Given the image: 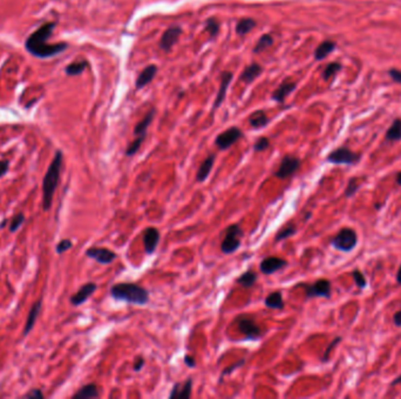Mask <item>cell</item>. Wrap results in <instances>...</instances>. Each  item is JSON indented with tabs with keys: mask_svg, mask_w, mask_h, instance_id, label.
Returning a JSON list of instances; mask_svg holds the SVG:
<instances>
[{
	"mask_svg": "<svg viewBox=\"0 0 401 399\" xmlns=\"http://www.w3.org/2000/svg\"><path fill=\"white\" fill-rule=\"evenodd\" d=\"M295 87H296L295 82L289 81V80L288 81H284L283 83L279 85V88H278V89L274 93V99L278 102H283L286 96H288L289 94L295 89Z\"/></svg>",
	"mask_w": 401,
	"mask_h": 399,
	"instance_id": "d4e9b609",
	"label": "cell"
},
{
	"mask_svg": "<svg viewBox=\"0 0 401 399\" xmlns=\"http://www.w3.org/2000/svg\"><path fill=\"white\" fill-rule=\"evenodd\" d=\"M153 118H154V109L149 110V112L147 113V115L143 117V119L136 125L135 129H134V135H135L136 137H138V136H144V137H146L147 130L148 128H149L150 123L153 122Z\"/></svg>",
	"mask_w": 401,
	"mask_h": 399,
	"instance_id": "cb8c5ba5",
	"label": "cell"
},
{
	"mask_svg": "<svg viewBox=\"0 0 401 399\" xmlns=\"http://www.w3.org/2000/svg\"><path fill=\"white\" fill-rule=\"evenodd\" d=\"M7 224V220L6 219H5V220H2V223L0 224V229H2V227H5V225Z\"/></svg>",
	"mask_w": 401,
	"mask_h": 399,
	"instance_id": "db71d44e",
	"label": "cell"
},
{
	"mask_svg": "<svg viewBox=\"0 0 401 399\" xmlns=\"http://www.w3.org/2000/svg\"><path fill=\"white\" fill-rule=\"evenodd\" d=\"M289 262L285 259H281L279 256H266L262 260L260 265V269L263 274L272 275L278 270L285 268Z\"/></svg>",
	"mask_w": 401,
	"mask_h": 399,
	"instance_id": "4fadbf2b",
	"label": "cell"
},
{
	"mask_svg": "<svg viewBox=\"0 0 401 399\" xmlns=\"http://www.w3.org/2000/svg\"><path fill=\"white\" fill-rule=\"evenodd\" d=\"M358 189H359V184L357 183V179L355 178L349 179L348 187H346V190H345V196L349 198V197H352L355 192H357Z\"/></svg>",
	"mask_w": 401,
	"mask_h": 399,
	"instance_id": "ab89813d",
	"label": "cell"
},
{
	"mask_svg": "<svg viewBox=\"0 0 401 399\" xmlns=\"http://www.w3.org/2000/svg\"><path fill=\"white\" fill-rule=\"evenodd\" d=\"M73 247V242L70 239H62L61 241H59L55 246V250L58 254H62V253L67 252L68 249H70Z\"/></svg>",
	"mask_w": 401,
	"mask_h": 399,
	"instance_id": "8d00e7d4",
	"label": "cell"
},
{
	"mask_svg": "<svg viewBox=\"0 0 401 399\" xmlns=\"http://www.w3.org/2000/svg\"><path fill=\"white\" fill-rule=\"evenodd\" d=\"M24 221H25V216L22 215V213H18V215L14 216L10 224V232L14 233L16 231H18L19 229H20L21 225L24 224Z\"/></svg>",
	"mask_w": 401,
	"mask_h": 399,
	"instance_id": "d590c367",
	"label": "cell"
},
{
	"mask_svg": "<svg viewBox=\"0 0 401 399\" xmlns=\"http://www.w3.org/2000/svg\"><path fill=\"white\" fill-rule=\"evenodd\" d=\"M87 67V62L86 61H79V62H73V64L68 65L66 68V73L68 75H79L86 69Z\"/></svg>",
	"mask_w": 401,
	"mask_h": 399,
	"instance_id": "1f68e13d",
	"label": "cell"
},
{
	"mask_svg": "<svg viewBox=\"0 0 401 399\" xmlns=\"http://www.w3.org/2000/svg\"><path fill=\"white\" fill-rule=\"evenodd\" d=\"M352 275H353V279H354V281H355V284H357V286L359 287L360 289H363V288L366 287V284H367V282H366L365 276L363 275V273H361L360 270H354V272L352 273Z\"/></svg>",
	"mask_w": 401,
	"mask_h": 399,
	"instance_id": "60d3db41",
	"label": "cell"
},
{
	"mask_svg": "<svg viewBox=\"0 0 401 399\" xmlns=\"http://www.w3.org/2000/svg\"><path fill=\"white\" fill-rule=\"evenodd\" d=\"M86 255L101 265L112 264L118 258V254L115 252L106 249V247H89L86 250Z\"/></svg>",
	"mask_w": 401,
	"mask_h": 399,
	"instance_id": "7c38bea8",
	"label": "cell"
},
{
	"mask_svg": "<svg viewBox=\"0 0 401 399\" xmlns=\"http://www.w3.org/2000/svg\"><path fill=\"white\" fill-rule=\"evenodd\" d=\"M269 147H270L269 138L260 137L257 141H256V143L254 145V149L255 151H257V152H262V151H265Z\"/></svg>",
	"mask_w": 401,
	"mask_h": 399,
	"instance_id": "74e56055",
	"label": "cell"
},
{
	"mask_svg": "<svg viewBox=\"0 0 401 399\" xmlns=\"http://www.w3.org/2000/svg\"><path fill=\"white\" fill-rule=\"evenodd\" d=\"M8 166H10V162H8L7 159L0 161V178H1V177L7 172Z\"/></svg>",
	"mask_w": 401,
	"mask_h": 399,
	"instance_id": "c3c4849f",
	"label": "cell"
},
{
	"mask_svg": "<svg viewBox=\"0 0 401 399\" xmlns=\"http://www.w3.org/2000/svg\"><path fill=\"white\" fill-rule=\"evenodd\" d=\"M358 242V236L354 230L341 229L337 235L331 240L332 246L341 252H351Z\"/></svg>",
	"mask_w": 401,
	"mask_h": 399,
	"instance_id": "8992f818",
	"label": "cell"
},
{
	"mask_svg": "<svg viewBox=\"0 0 401 399\" xmlns=\"http://www.w3.org/2000/svg\"><path fill=\"white\" fill-rule=\"evenodd\" d=\"M100 397V391L96 384L90 383L84 385L72 396L73 399H92Z\"/></svg>",
	"mask_w": 401,
	"mask_h": 399,
	"instance_id": "ac0fdd59",
	"label": "cell"
},
{
	"mask_svg": "<svg viewBox=\"0 0 401 399\" xmlns=\"http://www.w3.org/2000/svg\"><path fill=\"white\" fill-rule=\"evenodd\" d=\"M54 22H46L40 26L35 32L31 34L26 40L25 47L32 55L38 58H50L56 54L64 52L67 48V44H47V40L52 35Z\"/></svg>",
	"mask_w": 401,
	"mask_h": 399,
	"instance_id": "6da1fadb",
	"label": "cell"
},
{
	"mask_svg": "<svg viewBox=\"0 0 401 399\" xmlns=\"http://www.w3.org/2000/svg\"><path fill=\"white\" fill-rule=\"evenodd\" d=\"M296 233H297V226H296L294 223H289L278 231L277 234H276L275 236V241L279 242V241L286 240V239L291 238L292 235H295Z\"/></svg>",
	"mask_w": 401,
	"mask_h": 399,
	"instance_id": "4316f807",
	"label": "cell"
},
{
	"mask_svg": "<svg viewBox=\"0 0 401 399\" xmlns=\"http://www.w3.org/2000/svg\"><path fill=\"white\" fill-rule=\"evenodd\" d=\"M183 361H184V364H186V366H187L188 367H192V369H194V367H196V361H195V358L192 357V355H186V356H184Z\"/></svg>",
	"mask_w": 401,
	"mask_h": 399,
	"instance_id": "7dc6e473",
	"label": "cell"
},
{
	"mask_svg": "<svg viewBox=\"0 0 401 399\" xmlns=\"http://www.w3.org/2000/svg\"><path fill=\"white\" fill-rule=\"evenodd\" d=\"M298 286L304 288L306 299L331 298V282L326 280V279H319V280L314 281V283H301L298 284Z\"/></svg>",
	"mask_w": 401,
	"mask_h": 399,
	"instance_id": "52a82bcc",
	"label": "cell"
},
{
	"mask_svg": "<svg viewBox=\"0 0 401 399\" xmlns=\"http://www.w3.org/2000/svg\"><path fill=\"white\" fill-rule=\"evenodd\" d=\"M326 159H328L329 163L332 164L353 165L360 161V155L353 152V151L348 149V148H339V149L332 151Z\"/></svg>",
	"mask_w": 401,
	"mask_h": 399,
	"instance_id": "ba28073f",
	"label": "cell"
},
{
	"mask_svg": "<svg viewBox=\"0 0 401 399\" xmlns=\"http://www.w3.org/2000/svg\"><path fill=\"white\" fill-rule=\"evenodd\" d=\"M272 42H274V40H272L271 35H269V34H266V35H263L260 39V41L257 42V45H256L255 52L260 53V52H262V50H266L267 47L271 46Z\"/></svg>",
	"mask_w": 401,
	"mask_h": 399,
	"instance_id": "e575fe53",
	"label": "cell"
},
{
	"mask_svg": "<svg viewBox=\"0 0 401 399\" xmlns=\"http://www.w3.org/2000/svg\"><path fill=\"white\" fill-rule=\"evenodd\" d=\"M340 341H341V337H337V338H334V340L329 344V347L326 348L325 352H324V356H323V358H321V361H323V362H328L329 357H330V353H331L332 349H333V348H334L335 346H337V344L339 343Z\"/></svg>",
	"mask_w": 401,
	"mask_h": 399,
	"instance_id": "b9f144b4",
	"label": "cell"
},
{
	"mask_svg": "<svg viewBox=\"0 0 401 399\" xmlns=\"http://www.w3.org/2000/svg\"><path fill=\"white\" fill-rule=\"evenodd\" d=\"M110 296L116 301L129 304L146 306L149 302V292L144 287L133 282H119L110 287Z\"/></svg>",
	"mask_w": 401,
	"mask_h": 399,
	"instance_id": "7a4b0ae2",
	"label": "cell"
},
{
	"mask_svg": "<svg viewBox=\"0 0 401 399\" xmlns=\"http://www.w3.org/2000/svg\"><path fill=\"white\" fill-rule=\"evenodd\" d=\"M249 123L252 128H256V129H260V128L265 127L267 123V117L266 115L263 112H255L251 116L249 117Z\"/></svg>",
	"mask_w": 401,
	"mask_h": 399,
	"instance_id": "f546056e",
	"label": "cell"
},
{
	"mask_svg": "<svg viewBox=\"0 0 401 399\" xmlns=\"http://www.w3.org/2000/svg\"><path fill=\"white\" fill-rule=\"evenodd\" d=\"M194 385V381L192 377H188L183 384L176 382L170 391L168 398L169 399H189L192 397V390Z\"/></svg>",
	"mask_w": 401,
	"mask_h": 399,
	"instance_id": "9a60e30c",
	"label": "cell"
},
{
	"mask_svg": "<svg viewBox=\"0 0 401 399\" xmlns=\"http://www.w3.org/2000/svg\"><path fill=\"white\" fill-rule=\"evenodd\" d=\"M40 310H41V300H38L35 302V303L33 304L32 308H31L30 313H28L26 324H25V327H24V332H22V335L26 336V335L30 334L31 330H32L34 328V326H35L36 318H38L39 314H40Z\"/></svg>",
	"mask_w": 401,
	"mask_h": 399,
	"instance_id": "d6986e66",
	"label": "cell"
},
{
	"mask_svg": "<svg viewBox=\"0 0 401 399\" xmlns=\"http://www.w3.org/2000/svg\"><path fill=\"white\" fill-rule=\"evenodd\" d=\"M389 76L392 80H394L398 83H401V70L399 69H391L389 70Z\"/></svg>",
	"mask_w": 401,
	"mask_h": 399,
	"instance_id": "bcb514c9",
	"label": "cell"
},
{
	"mask_svg": "<svg viewBox=\"0 0 401 399\" xmlns=\"http://www.w3.org/2000/svg\"><path fill=\"white\" fill-rule=\"evenodd\" d=\"M62 159H64L62 152L58 150L44 176V181H42V210L44 211H48L52 207L54 193L60 179Z\"/></svg>",
	"mask_w": 401,
	"mask_h": 399,
	"instance_id": "3957f363",
	"label": "cell"
},
{
	"mask_svg": "<svg viewBox=\"0 0 401 399\" xmlns=\"http://www.w3.org/2000/svg\"><path fill=\"white\" fill-rule=\"evenodd\" d=\"M262 73V67L257 64H252L244 69V72L242 73V80H243L245 83H250L252 82L256 78L260 76V74Z\"/></svg>",
	"mask_w": 401,
	"mask_h": 399,
	"instance_id": "484cf974",
	"label": "cell"
},
{
	"mask_svg": "<svg viewBox=\"0 0 401 399\" xmlns=\"http://www.w3.org/2000/svg\"><path fill=\"white\" fill-rule=\"evenodd\" d=\"M207 30L210 32V35L214 36L218 32V24L215 20H209L207 24Z\"/></svg>",
	"mask_w": 401,
	"mask_h": 399,
	"instance_id": "ee69618b",
	"label": "cell"
},
{
	"mask_svg": "<svg viewBox=\"0 0 401 399\" xmlns=\"http://www.w3.org/2000/svg\"><path fill=\"white\" fill-rule=\"evenodd\" d=\"M393 322L397 327H401V310L400 312H397L393 316Z\"/></svg>",
	"mask_w": 401,
	"mask_h": 399,
	"instance_id": "681fc988",
	"label": "cell"
},
{
	"mask_svg": "<svg viewBox=\"0 0 401 399\" xmlns=\"http://www.w3.org/2000/svg\"><path fill=\"white\" fill-rule=\"evenodd\" d=\"M96 289H98V284L95 282H87V283L82 284L80 289L70 296V304L74 307L81 306L96 292Z\"/></svg>",
	"mask_w": 401,
	"mask_h": 399,
	"instance_id": "5bb4252c",
	"label": "cell"
},
{
	"mask_svg": "<svg viewBox=\"0 0 401 399\" xmlns=\"http://www.w3.org/2000/svg\"><path fill=\"white\" fill-rule=\"evenodd\" d=\"M144 363H146V362H144V358L142 357V356H136L135 361H134V366H133L134 371L140 372L142 370V367L144 366Z\"/></svg>",
	"mask_w": 401,
	"mask_h": 399,
	"instance_id": "7bdbcfd3",
	"label": "cell"
},
{
	"mask_svg": "<svg viewBox=\"0 0 401 399\" xmlns=\"http://www.w3.org/2000/svg\"><path fill=\"white\" fill-rule=\"evenodd\" d=\"M397 183L399 184L400 186H401V172L398 173V176H397Z\"/></svg>",
	"mask_w": 401,
	"mask_h": 399,
	"instance_id": "f5cc1de1",
	"label": "cell"
},
{
	"mask_svg": "<svg viewBox=\"0 0 401 399\" xmlns=\"http://www.w3.org/2000/svg\"><path fill=\"white\" fill-rule=\"evenodd\" d=\"M256 26V21L252 19H242L236 26V31L240 35H244Z\"/></svg>",
	"mask_w": 401,
	"mask_h": 399,
	"instance_id": "4dcf8cb0",
	"label": "cell"
},
{
	"mask_svg": "<svg viewBox=\"0 0 401 399\" xmlns=\"http://www.w3.org/2000/svg\"><path fill=\"white\" fill-rule=\"evenodd\" d=\"M244 364H245V358H242V360H240L238 362H236V363H234V364H231V366H227L226 369H224L223 371L221 372L220 378H218V383H222V382H223L224 377H226V376L230 375V373H232V372L235 371L236 369H240V367L243 366Z\"/></svg>",
	"mask_w": 401,
	"mask_h": 399,
	"instance_id": "836d02e7",
	"label": "cell"
},
{
	"mask_svg": "<svg viewBox=\"0 0 401 399\" xmlns=\"http://www.w3.org/2000/svg\"><path fill=\"white\" fill-rule=\"evenodd\" d=\"M397 281H398V283L401 284V265H400V267H399V270H398V274H397Z\"/></svg>",
	"mask_w": 401,
	"mask_h": 399,
	"instance_id": "816d5d0a",
	"label": "cell"
},
{
	"mask_svg": "<svg viewBox=\"0 0 401 399\" xmlns=\"http://www.w3.org/2000/svg\"><path fill=\"white\" fill-rule=\"evenodd\" d=\"M182 31L180 27H170L168 28L166 32L162 35V39L160 41V47L163 50H169L177 42L178 38H180Z\"/></svg>",
	"mask_w": 401,
	"mask_h": 399,
	"instance_id": "2e32d148",
	"label": "cell"
},
{
	"mask_svg": "<svg viewBox=\"0 0 401 399\" xmlns=\"http://www.w3.org/2000/svg\"><path fill=\"white\" fill-rule=\"evenodd\" d=\"M386 141L395 142L401 139V119H395L386 133Z\"/></svg>",
	"mask_w": 401,
	"mask_h": 399,
	"instance_id": "f1b7e54d",
	"label": "cell"
},
{
	"mask_svg": "<svg viewBox=\"0 0 401 399\" xmlns=\"http://www.w3.org/2000/svg\"><path fill=\"white\" fill-rule=\"evenodd\" d=\"M264 304H265L266 308H270V309H278L281 310L285 306L283 300V295L279 290H276V292L270 293L269 295L266 296V299L264 300Z\"/></svg>",
	"mask_w": 401,
	"mask_h": 399,
	"instance_id": "ffe728a7",
	"label": "cell"
},
{
	"mask_svg": "<svg viewBox=\"0 0 401 399\" xmlns=\"http://www.w3.org/2000/svg\"><path fill=\"white\" fill-rule=\"evenodd\" d=\"M334 48H335V44L333 41H330V40H328V41L321 42L319 46L317 47V50H315L314 58L317 60H321V59L326 58L330 53L333 52Z\"/></svg>",
	"mask_w": 401,
	"mask_h": 399,
	"instance_id": "83f0119b",
	"label": "cell"
},
{
	"mask_svg": "<svg viewBox=\"0 0 401 399\" xmlns=\"http://www.w3.org/2000/svg\"><path fill=\"white\" fill-rule=\"evenodd\" d=\"M235 323L237 326L238 332L244 336L245 340L257 341L263 336V330L261 329L254 317L242 314L235 318Z\"/></svg>",
	"mask_w": 401,
	"mask_h": 399,
	"instance_id": "5b68a950",
	"label": "cell"
},
{
	"mask_svg": "<svg viewBox=\"0 0 401 399\" xmlns=\"http://www.w3.org/2000/svg\"><path fill=\"white\" fill-rule=\"evenodd\" d=\"M300 167V159L295 157V156H285L281 159L279 167L274 173L276 178L279 179H286L292 175H295Z\"/></svg>",
	"mask_w": 401,
	"mask_h": 399,
	"instance_id": "9c48e42d",
	"label": "cell"
},
{
	"mask_svg": "<svg viewBox=\"0 0 401 399\" xmlns=\"http://www.w3.org/2000/svg\"><path fill=\"white\" fill-rule=\"evenodd\" d=\"M156 73H157V67H156L155 65L148 66L146 69L142 70V73L139 75L138 80H136V87L142 88L149 83V82L155 78Z\"/></svg>",
	"mask_w": 401,
	"mask_h": 399,
	"instance_id": "7402d4cb",
	"label": "cell"
},
{
	"mask_svg": "<svg viewBox=\"0 0 401 399\" xmlns=\"http://www.w3.org/2000/svg\"><path fill=\"white\" fill-rule=\"evenodd\" d=\"M231 79H232V74L230 72L222 73L221 85H220V90H218V94H217V98H216V101H215V108L220 107L222 102H223L224 98H226L227 85H229Z\"/></svg>",
	"mask_w": 401,
	"mask_h": 399,
	"instance_id": "44dd1931",
	"label": "cell"
},
{
	"mask_svg": "<svg viewBox=\"0 0 401 399\" xmlns=\"http://www.w3.org/2000/svg\"><path fill=\"white\" fill-rule=\"evenodd\" d=\"M160 231L156 229V227H147V229L143 230V233H142V240H143L144 253H146L147 255L154 254L158 244H160Z\"/></svg>",
	"mask_w": 401,
	"mask_h": 399,
	"instance_id": "8fae6325",
	"label": "cell"
},
{
	"mask_svg": "<svg viewBox=\"0 0 401 399\" xmlns=\"http://www.w3.org/2000/svg\"><path fill=\"white\" fill-rule=\"evenodd\" d=\"M216 156L214 153L209 155L208 157L202 162L200 167H198L197 172H196V182L197 183H204L209 177L210 172H211L212 167H214Z\"/></svg>",
	"mask_w": 401,
	"mask_h": 399,
	"instance_id": "e0dca14e",
	"label": "cell"
},
{
	"mask_svg": "<svg viewBox=\"0 0 401 399\" xmlns=\"http://www.w3.org/2000/svg\"><path fill=\"white\" fill-rule=\"evenodd\" d=\"M258 280V274L255 272V270H246L243 274H241L236 279V283L240 284L241 287L243 288H251L256 284V282Z\"/></svg>",
	"mask_w": 401,
	"mask_h": 399,
	"instance_id": "603a6c76",
	"label": "cell"
},
{
	"mask_svg": "<svg viewBox=\"0 0 401 399\" xmlns=\"http://www.w3.org/2000/svg\"><path fill=\"white\" fill-rule=\"evenodd\" d=\"M24 398H28V399H32V398H44V393L41 392V390L39 389H33L31 390L30 392L26 393V395L24 396Z\"/></svg>",
	"mask_w": 401,
	"mask_h": 399,
	"instance_id": "f6af8a7d",
	"label": "cell"
},
{
	"mask_svg": "<svg viewBox=\"0 0 401 399\" xmlns=\"http://www.w3.org/2000/svg\"><path fill=\"white\" fill-rule=\"evenodd\" d=\"M399 384H401V375L399 376V377L395 378V380H394L393 382H392L391 385H392V386H395V385H399Z\"/></svg>",
	"mask_w": 401,
	"mask_h": 399,
	"instance_id": "f907efd6",
	"label": "cell"
},
{
	"mask_svg": "<svg viewBox=\"0 0 401 399\" xmlns=\"http://www.w3.org/2000/svg\"><path fill=\"white\" fill-rule=\"evenodd\" d=\"M340 69V65L337 64V62H333V64H330L328 67L324 70V79H330L331 76H333L338 70Z\"/></svg>",
	"mask_w": 401,
	"mask_h": 399,
	"instance_id": "f35d334b",
	"label": "cell"
},
{
	"mask_svg": "<svg viewBox=\"0 0 401 399\" xmlns=\"http://www.w3.org/2000/svg\"><path fill=\"white\" fill-rule=\"evenodd\" d=\"M242 137V131L236 127H231L229 129L223 131V133H220L215 139V144L218 149L224 151L227 149H229L230 147H232L236 142L238 141Z\"/></svg>",
	"mask_w": 401,
	"mask_h": 399,
	"instance_id": "30bf717a",
	"label": "cell"
},
{
	"mask_svg": "<svg viewBox=\"0 0 401 399\" xmlns=\"http://www.w3.org/2000/svg\"><path fill=\"white\" fill-rule=\"evenodd\" d=\"M144 138H146L144 136H138V137L134 139L132 143L129 144V147L127 148L126 156H128V157H132V156L135 155V153L138 152L139 150H140V148H141L142 143H143Z\"/></svg>",
	"mask_w": 401,
	"mask_h": 399,
	"instance_id": "d6a6232c",
	"label": "cell"
},
{
	"mask_svg": "<svg viewBox=\"0 0 401 399\" xmlns=\"http://www.w3.org/2000/svg\"><path fill=\"white\" fill-rule=\"evenodd\" d=\"M243 231L238 224H232L227 227L224 238L221 242V252L223 254H232L241 247Z\"/></svg>",
	"mask_w": 401,
	"mask_h": 399,
	"instance_id": "277c9868",
	"label": "cell"
}]
</instances>
